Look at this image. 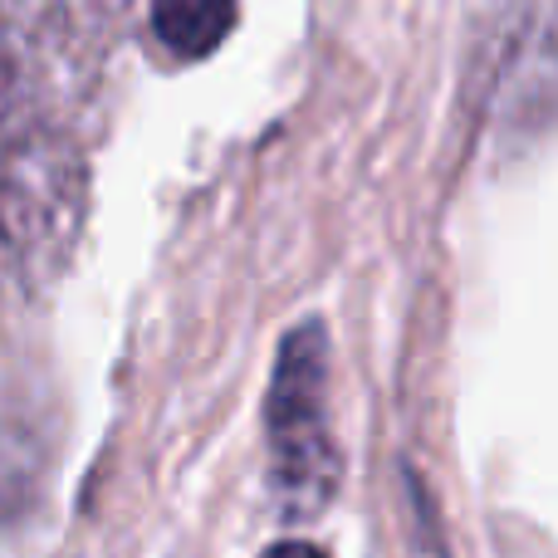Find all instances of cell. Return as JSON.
Returning <instances> with one entry per match:
<instances>
[{
	"label": "cell",
	"mask_w": 558,
	"mask_h": 558,
	"mask_svg": "<svg viewBox=\"0 0 558 558\" xmlns=\"http://www.w3.org/2000/svg\"><path fill=\"white\" fill-rule=\"evenodd\" d=\"M265 558H324V549H314V544H299V539H289V544H275V549H265Z\"/></svg>",
	"instance_id": "cell-4"
},
{
	"label": "cell",
	"mask_w": 558,
	"mask_h": 558,
	"mask_svg": "<svg viewBox=\"0 0 558 558\" xmlns=\"http://www.w3.org/2000/svg\"><path fill=\"white\" fill-rule=\"evenodd\" d=\"M84 167L54 118L0 59V275L39 279L74 245Z\"/></svg>",
	"instance_id": "cell-1"
},
{
	"label": "cell",
	"mask_w": 558,
	"mask_h": 558,
	"mask_svg": "<svg viewBox=\"0 0 558 558\" xmlns=\"http://www.w3.org/2000/svg\"><path fill=\"white\" fill-rule=\"evenodd\" d=\"M265 451L270 495L289 520H308L338 495L343 456L328 426V333L314 318L279 338L265 392Z\"/></svg>",
	"instance_id": "cell-2"
},
{
	"label": "cell",
	"mask_w": 558,
	"mask_h": 558,
	"mask_svg": "<svg viewBox=\"0 0 558 558\" xmlns=\"http://www.w3.org/2000/svg\"><path fill=\"white\" fill-rule=\"evenodd\" d=\"M235 0H153V29L177 59H206L231 39Z\"/></svg>",
	"instance_id": "cell-3"
}]
</instances>
